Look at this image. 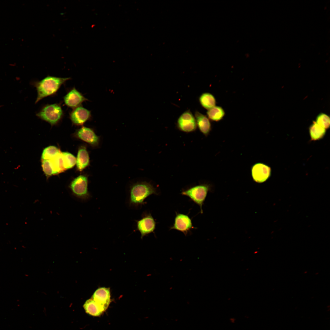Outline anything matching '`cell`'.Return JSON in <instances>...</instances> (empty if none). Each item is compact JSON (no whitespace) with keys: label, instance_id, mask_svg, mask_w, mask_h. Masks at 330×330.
Here are the masks:
<instances>
[{"label":"cell","instance_id":"6da1fadb","mask_svg":"<svg viewBox=\"0 0 330 330\" xmlns=\"http://www.w3.org/2000/svg\"><path fill=\"white\" fill-rule=\"evenodd\" d=\"M71 77H60L48 75L40 80L31 81V84L36 90L37 97L35 103L42 99L56 95L58 90Z\"/></svg>","mask_w":330,"mask_h":330},{"label":"cell","instance_id":"7a4b0ae2","mask_svg":"<svg viewBox=\"0 0 330 330\" xmlns=\"http://www.w3.org/2000/svg\"><path fill=\"white\" fill-rule=\"evenodd\" d=\"M157 194L156 189L149 183L142 182L134 183L130 188L129 205L141 206L144 204V201L148 196Z\"/></svg>","mask_w":330,"mask_h":330},{"label":"cell","instance_id":"3957f363","mask_svg":"<svg viewBox=\"0 0 330 330\" xmlns=\"http://www.w3.org/2000/svg\"><path fill=\"white\" fill-rule=\"evenodd\" d=\"M36 115L42 120L53 125L61 120L64 115V112L61 103H55L43 106Z\"/></svg>","mask_w":330,"mask_h":330},{"label":"cell","instance_id":"277c9868","mask_svg":"<svg viewBox=\"0 0 330 330\" xmlns=\"http://www.w3.org/2000/svg\"><path fill=\"white\" fill-rule=\"evenodd\" d=\"M210 185L202 184L194 186L184 190L181 194L188 197L200 207V213H203L202 206L205 201L208 192L211 190Z\"/></svg>","mask_w":330,"mask_h":330},{"label":"cell","instance_id":"5b68a950","mask_svg":"<svg viewBox=\"0 0 330 330\" xmlns=\"http://www.w3.org/2000/svg\"><path fill=\"white\" fill-rule=\"evenodd\" d=\"M88 187V177L84 175H79L74 179L69 186L72 195L82 200H87L90 197Z\"/></svg>","mask_w":330,"mask_h":330},{"label":"cell","instance_id":"8992f818","mask_svg":"<svg viewBox=\"0 0 330 330\" xmlns=\"http://www.w3.org/2000/svg\"><path fill=\"white\" fill-rule=\"evenodd\" d=\"M177 126L179 130L186 133L191 132L196 130L195 118L190 110L185 111L179 116L177 120Z\"/></svg>","mask_w":330,"mask_h":330},{"label":"cell","instance_id":"52a82bcc","mask_svg":"<svg viewBox=\"0 0 330 330\" xmlns=\"http://www.w3.org/2000/svg\"><path fill=\"white\" fill-rule=\"evenodd\" d=\"M63 99L65 105L72 109L81 105L82 103L88 100L75 87L68 90Z\"/></svg>","mask_w":330,"mask_h":330},{"label":"cell","instance_id":"ba28073f","mask_svg":"<svg viewBox=\"0 0 330 330\" xmlns=\"http://www.w3.org/2000/svg\"><path fill=\"white\" fill-rule=\"evenodd\" d=\"M137 229L140 233L141 238L152 233H154L156 222L150 213L144 214L142 218L136 221Z\"/></svg>","mask_w":330,"mask_h":330},{"label":"cell","instance_id":"9c48e42d","mask_svg":"<svg viewBox=\"0 0 330 330\" xmlns=\"http://www.w3.org/2000/svg\"><path fill=\"white\" fill-rule=\"evenodd\" d=\"M195 229L193 226L192 220L187 215L176 213L174 223L170 229H175L183 233L186 236L191 230Z\"/></svg>","mask_w":330,"mask_h":330},{"label":"cell","instance_id":"30bf717a","mask_svg":"<svg viewBox=\"0 0 330 330\" xmlns=\"http://www.w3.org/2000/svg\"><path fill=\"white\" fill-rule=\"evenodd\" d=\"M91 112L82 105L72 109L69 112V118L73 124L77 126L83 125L91 118Z\"/></svg>","mask_w":330,"mask_h":330},{"label":"cell","instance_id":"8fae6325","mask_svg":"<svg viewBox=\"0 0 330 330\" xmlns=\"http://www.w3.org/2000/svg\"><path fill=\"white\" fill-rule=\"evenodd\" d=\"M251 172L253 180L257 183H261L266 181L270 177L271 169L268 166L259 163L252 166Z\"/></svg>","mask_w":330,"mask_h":330},{"label":"cell","instance_id":"7c38bea8","mask_svg":"<svg viewBox=\"0 0 330 330\" xmlns=\"http://www.w3.org/2000/svg\"><path fill=\"white\" fill-rule=\"evenodd\" d=\"M76 134L79 138L87 143L92 147L98 146L100 138L91 128L82 127L78 130Z\"/></svg>","mask_w":330,"mask_h":330},{"label":"cell","instance_id":"4fadbf2b","mask_svg":"<svg viewBox=\"0 0 330 330\" xmlns=\"http://www.w3.org/2000/svg\"><path fill=\"white\" fill-rule=\"evenodd\" d=\"M110 288L101 287L95 291L91 298L106 310L110 304Z\"/></svg>","mask_w":330,"mask_h":330},{"label":"cell","instance_id":"5bb4252c","mask_svg":"<svg viewBox=\"0 0 330 330\" xmlns=\"http://www.w3.org/2000/svg\"><path fill=\"white\" fill-rule=\"evenodd\" d=\"M194 117L197 126L200 131L207 136L211 130V124L209 119L205 115L197 111L195 112Z\"/></svg>","mask_w":330,"mask_h":330},{"label":"cell","instance_id":"9a60e30c","mask_svg":"<svg viewBox=\"0 0 330 330\" xmlns=\"http://www.w3.org/2000/svg\"><path fill=\"white\" fill-rule=\"evenodd\" d=\"M89 163L88 152L86 147L82 146L79 149L76 158L77 168L79 171H82L88 166Z\"/></svg>","mask_w":330,"mask_h":330},{"label":"cell","instance_id":"2e32d148","mask_svg":"<svg viewBox=\"0 0 330 330\" xmlns=\"http://www.w3.org/2000/svg\"><path fill=\"white\" fill-rule=\"evenodd\" d=\"M83 307L86 313L95 317L100 316L105 311L91 298L86 301Z\"/></svg>","mask_w":330,"mask_h":330},{"label":"cell","instance_id":"e0dca14e","mask_svg":"<svg viewBox=\"0 0 330 330\" xmlns=\"http://www.w3.org/2000/svg\"><path fill=\"white\" fill-rule=\"evenodd\" d=\"M311 140L317 141L322 139L324 136L326 130L318 125L315 121H313L309 128Z\"/></svg>","mask_w":330,"mask_h":330},{"label":"cell","instance_id":"ac0fdd59","mask_svg":"<svg viewBox=\"0 0 330 330\" xmlns=\"http://www.w3.org/2000/svg\"><path fill=\"white\" fill-rule=\"evenodd\" d=\"M199 101L203 107L208 110L215 106L216 100L214 96L211 94L206 92L200 96Z\"/></svg>","mask_w":330,"mask_h":330},{"label":"cell","instance_id":"d6986e66","mask_svg":"<svg viewBox=\"0 0 330 330\" xmlns=\"http://www.w3.org/2000/svg\"><path fill=\"white\" fill-rule=\"evenodd\" d=\"M49 160L52 168L54 175L59 174L66 170L64 167L61 152Z\"/></svg>","mask_w":330,"mask_h":330},{"label":"cell","instance_id":"ffe728a7","mask_svg":"<svg viewBox=\"0 0 330 330\" xmlns=\"http://www.w3.org/2000/svg\"><path fill=\"white\" fill-rule=\"evenodd\" d=\"M225 114L223 109L219 106H215L208 110L207 112L209 119L216 122L222 120L224 117Z\"/></svg>","mask_w":330,"mask_h":330},{"label":"cell","instance_id":"44dd1931","mask_svg":"<svg viewBox=\"0 0 330 330\" xmlns=\"http://www.w3.org/2000/svg\"><path fill=\"white\" fill-rule=\"evenodd\" d=\"M64 167L65 169H70L73 167L76 163V158L71 153L68 152H62Z\"/></svg>","mask_w":330,"mask_h":330},{"label":"cell","instance_id":"7402d4cb","mask_svg":"<svg viewBox=\"0 0 330 330\" xmlns=\"http://www.w3.org/2000/svg\"><path fill=\"white\" fill-rule=\"evenodd\" d=\"M61 152L57 147L50 146L45 148L42 154V160H50Z\"/></svg>","mask_w":330,"mask_h":330},{"label":"cell","instance_id":"603a6c76","mask_svg":"<svg viewBox=\"0 0 330 330\" xmlns=\"http://www.w3.org/2000/svg\"><path fill=\"white\" fill-rule=\"evenodd\" d=\"M316 122L325 129L329 128L330 119L329 116L324 113H321L317 116Z\"/></svg>","mask_w":330,"mask_h":330},{"label":"cell","instance_id":"cb8c5ba5","mask_svg":"<svg viewBox=\"0 0 330 330\" xmlns=\"http://www.w3.org/2000/svg\"><path fill=\"white\" fill-rule=\"evenodd\" d=\"M42 167L46 176L49 177L54 175L49 160H42Z\"/></svg>","mask_w":330,"mask_h":330}]
</instances>
